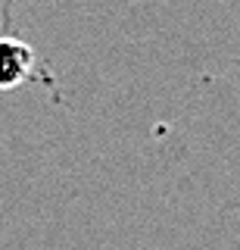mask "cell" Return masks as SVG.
<instances>
[{
  "label": "cell",
  "instance_id": "1",
  "mask_svg": "<svg viewBox=\"0 0 240 250\" xmlns=\"http://www.w3.org/2000/svg\"><path fill=\"white\" fill-rule=\"evenodd\" d=\"M35 50L16 38H0V91H10L32 75Z\"/></svg>",
  "mask_w": 240,
  "mask_h": 250
}]
</instances>
